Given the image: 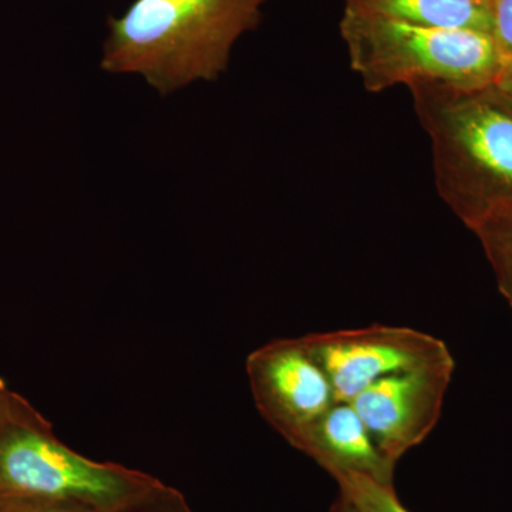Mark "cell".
<instances>
[{"label":"cell","mask_w":512,"mask_h":512,"mask_svg":"<svg viewBox=\"0 0 512 512\" xmlns=\"http://www.w3.org/2000/svg\"><path fill=\"white\" fill-rule=\"evenodd\" d=\"M272 0H134L109 20L100 67L137 76L161 96L227 72L239 40Z\"/></svg>","instance_id":"6da1fadb"},{"label":"cell","mask_w":512,"mask_h":512,"mask_svg":"<svg viewBox=\"0 0 512 512\" xmlns=\"http://www.w3.org/2000/svg\"><path fill=\"white\" fill-rule=\"evenodd\" d=\"M430 140L434 184L473 231L512 215V100L497 86L409 89Z\"/></svg>","instance_id":"7a4b0ae2"},{"label":"cell","mask_w":512,"mask_h":512,"mask_svg":"<svg viewBox=\"0 0 512 512\" xmlns=\"http://www.w3.org/2000/svg\"><path fill=\"white\" fill-rule=\"evenodd\" d=\"M340 36L367 92L420 84H495L504 63L490 33L437 28L343 10Z\"/></svg>","instance_id":"3957f363"},{"label":"cell","mask_w":512,"mask_h":512,"mask_svg":"<svg viewBox=\"0 0 512 512\" xmlns=\"http://www.w3.org/2000/svg\"><path fill=\"white\" fill-rule=\"evenodd\" d=\"M161 484L143 471L72 450L23 400L0 421V497L70 501L97 512H119Z\"/></svg>","instance_id":"277c9868"},{"label":"cell","mask_w":512,"mask_h":512,"mask_svg":"<svg viewBox=\"0 0 512 512\" xmlns=\"http://www.w3.org/2000/svg\"><path fill=\"white\" fill-rule=\"evenodd\" d=\"M338 402H352L373 383L451 356L443 340L402 326L372 325L303 336Z\"/></svg>","instance_id":"5b68a950"},{"label":"cell","mask_w":512,"mask_h":512,"mask_svg":"<svg viewBox=\"0 0 512 512\" xmlns=\"http://www.w3.org/2000/svg\"><path fill=\"white\" fill-rule=\"evenodd\" d=\"M247 375L256 409L295 448L336 402L332 384L303 336L272 340L254 350Z\"/></svg>","instance_id":"8992f818"},{"label":"cell","mask_w":512,"mask_h":512,"mask_svg":"<svg viewBox=\"0 0 512 512\" xmlns=\"http://www.w3.org/2000/svg\"><path fill=\"white\" fill-rule=\"evenodd\" d=\"M454 367L453 356H448L394 373L350 402L376 446L394 464L423 443L439 423Z\"/></svg>","instance_id":"52a82bcc"},{"label":"cell","mask_w":512,"mask_h":512,"mask_svg":"<svg viewBox=\"0 0 512 512\" xmlns=\"http://www.w3.org/2000/svg\"><path fill=\"white\" fill-rule=\"evenodd\" d=\"M296 450L311 457L329 476L357 474L394 485L397 464L384 456L350 402H338L316 420Z\"/></svg>","instance_id":"ba28073f"},{"label":"cell","mask_w":512,"mask_h":512,"mask_svg":"<svg viewBox=\"0 0 512 512\" xmlns=\"http://www.w3.org/2000/svg\"><path fill=\"white\" fill-rule=\"evenodd\" d=\"M345 9L416 25L491 35V0H345Z\"/></svg>","instance_id":"9c48e42d"},{"label":"cell","mask_w":512,"mask_h":512,"mask_svg":"<svg viewBox=\"0 0 512 512\" xmlns=\"http://www.w3.org/2000/svg\"><path fill=\"white\" fill-rule=\"evenodd\" d=\"M473 232L493 268L498 288L512 309V215L484 222Z\"/></svg>","instance_id":"30bf717a"},{"label":"cell","mask_w":512,"mask_h":512,"mask_svg":"<svg viewBox=\"0 0 512 512\" xmlns=\"http://www.w3.org/2000/svg\"><path fill=\"white\" fill-rule=\"evenodd\" d=\"M339 494L349 501L357 512H412L397 497L394 485L377 483L357 474H340L333 478Z\"/></svg>","instance_id":"8fae6325"},{"label":"cell","mask_w":512,"mask_h":512,"mask_svg":"<svg viewBox=\"0 0 512 512\" xmlns=\"http://www.w3.org/2000/svg\"><path fill=\"white\" fill-rule=\"evenodd\" d=\"M491 36L505 70H512V0H491Z\"/></svg>","instance_id":"7c38bea8"},{"label":"cell","mask_w":512,"mask_h":512,"mask_svg":"<svg viewBox=\"0 0 512 512\" xmlns=\"http://www.w3.org/2000/svg\"><path fill=\"white\" fill-rule=\"evenodd\" d=\"M119 512H192L181 491L164 483Z\"/></svg>","instance_id":"4fadbf2b"},{"label":"cell","mask_w":512,"mask_h":512,"mask_svg":"<svg viewBox=\"0 0 512 512\" xmlns=\"http://www.w3.org/2000/svg\"><path fill=\"white\" fill-rule=\"evenodd\" d=\"M0 512H97L86 505L45 498L0 497Z\"/></svg>","instance_id":"5bb4252c"},{"label":"cell","mask_w":512,"mask_h":512,"mask_svg":"<svg viewBox=\"0 0 512 512\" xmlns=\"http://www.w3.org/2000/svg\"><path fill=\"white\" fill-rule=\"evenodd\" d=\"M19 402V397H15L12 393H9L6 387L3 386V383L0 382V421L5 419Z\"/></svg>","instance_id":"9a60e30c"},{"label":"cell","mask_w":512,"mask_h":512,"mask_svg":"<svg viewBox=\"0 0 512 512\" xmlns=\"http://www.w3.org/2000/svg\"><path fill=\"white\" fill-rule=\"evenodd\" d=\"M328 512H357L356 508L353 507L352 504L349 503L348 500H346L345 497H343L342 494L338 495V498H336L335 501H333V504L330 505Z\"/></svg>","instance_id":"2e32d148"},{"label":"cell","mask_w":512,"mask_h":512,"mask_svg":"<svg viewBox=\"0 0 512 512\" xmlns=\"http://www.w3.org/2000/svg\"><path fill=\"white\" fill-rule=\"evenodd\" d=\"M497 86L512 100V70H505L497 82Z\"/></svg>","instance_id":"e0dca14e"}]
</instances>
